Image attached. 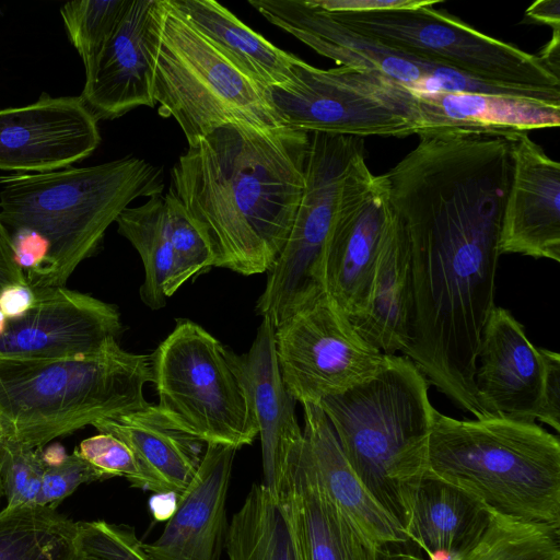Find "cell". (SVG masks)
I'll return each mask as SVG.
<instances>
[{
	"mask_svg": "<svg viewBox=\"0 0 560 560\" xmlns=\"http://www.w3.org/2000/svg\"><path fill=\"white\" fill-rule=\"evenodd\" d=\"M502 210L460 189H444L401 209L410 242L413 319L402 355L475 418V372L483 327L494 308Z\"/></svg>",
	"mask_w": 560,
	"mask_h": 560,
	"instance_id": "1",
	"label": "cell"
},
{
	"mask_svg": "<svg viewBox=\"0 0 560 560\" xmlns=\"http://www.w3.org/2000/svg\"><path fill=\"white\" fill-rule=\"evenodd\" d=\"M310 132L226 125L188 147L172 194L207 243L213 267L268 271L290 234L305 186Z\"/></svg>",
	"mask_w": 560,
	"mask_h": 560,
	"instance_id": "2",
	"label": "cell"
},
{
	"mask_svg": "<svg viewBox=\"0 0 560 560\" xmlns=\"http://www.w3.org/2000/svg\"><path fill=\"white\" fill-rule=\"evenodd\" d=\"M0 220L8 231L42 236L48 253L25 277L31 288L65 287L135 199L162 195V170L135 156L86 167L0 177Z\"/></svg>",
	"mask_w": 560,
	"mask_h": 560,
	"instance_id": "3",
	"label": "cell"
},
{
	"mask_svg": "<svg viewBox=\"0 0 560 560\" xmlns=\"http://www.w3.org/2000/svg\"><path fill=\"white\" fill-rule=\"evenodd\" d=\"M319 406L355 475L406 533L436 412L425 376L407 357L387 355L372 378Z\"/></svg>",
	"mask_w": 560,
	"mask_h": 560,
	"instance_id": "4",
	"label": "cell"
},
{
	"mask_svg": "<svg viewBox=\"0 0 560 560\" xmlns=\"http://www.w3.org/2000/svg\"><path fill=\"white\" fill-rule=\"evenodd\" d=\"M424 476L499 513L560 532V441L536 422L458 420L436 411Z\"/></svg>",
	"mask_w": 560,
	"mask_h": 560,
	"instance_id": "5",
	"label": "cell"
},
{
	"mask_svg": "<svg viewBox=\"0 0 560 560\" xmlns=\"http://www.w3.org/2000/svg\"><path fill=\"white\" fill-rule=\"evenodd\" d=\"M151 358L116 339L97 352L65 359L0 358V434L44 447L56 438L143 409Z\"/></svg>",
	"mask_w": 560,
	"mask_h": 560,
	"instance_id": "6",
	"label": "cell"
},
{
	"mask_svg": "<svg viewBox=\"0 0 560 560\" xmlns=\"http://www.w3.org/2000/svg\"><path fill=\"white\" fill-rule=\"evenodd\" d=\"M163 21L153 73L162 117H174L188 147L226 125L287 126L265 89L234 67L171 3Z\"/></svg>",
	"mask_w": 560,
	"mask_h": 560,
	"instance_id": "7",
	"label": "cell"
},
{
	"mask_svg": "<svg viewBox=\"0 0 560 560\" xmlns=\"http://www.w3.org/2000/svg\"><path fill=\"white\" fill-rule=\"evenodd\" d=\"M159 410L205 444L241 448L258 434L246 393L225 347L200 325L177 319L151 355Z\"/></svg>",
	"mask_w": 560,
	"mask_h": 560,
	"instance_id": "8",
	"label": "cell"
},
{
	"mask_svg": "<svg viewBox=\"0 0 560 560\" xmlns=\"http://www.w3.org/2000/svg\"><path fill=\"white\" fill-rule=\"evenodd\" d=\"M364 161L363 138L310 132L304 191L256 305L257 313L275 327L325 293L326 241L348 180Z\"/></svg>",
	"mask_w": 560,
	"mask_h": 560,
	"instance_id": "9",
	"label": "cell"
},
{
	"mask_svg": "<svg viewBox=\"0 0 560 560\" xmlns=\"http://www.w3.org/2000/svg\"><path fill=\"white\" fill-rule=\"evenodd\" d=\"M265 93L287 126L307 132L406 138L423 128L418 92L375 72L299 58L289 81Z\"/></svg>",
	"mask_w": 560,
	"mask_h": 560,
	"instance_id": "10",
	"label": "cell"
},
{
	"mask_svg": "<svg viewBox=\"0 0 560 560\" xmlns=\"http://www.w3.org/2000/svg\"><path fill=\"white\" fill-rule=\"evenodd\" d=\"M331 14L353 31L387 47L478 81L506 88L560 91V78L536 55L486 35L433 7Z\"/></svg>",
	"mask_w": 560,
	"mask_h": 560,
	"instance_id": "11",
	"label": "cell"
},
{
	"mask_svg": "<svg viewBox=\"0 0 560 560\" xmlns=\"http://www.w3.org/2000/svg\"><path fill=\"white\" fill-rule=\"evenodd\" d=\"M275 348L283 384L302 405L372 378L387 360L325 293L275 328Z\"/></svg>",
	"mask_w": 560,
	"mask_h": 560,
	"instance_id": "12",
	"label": "cell"
},
{
	"mask_svg": "<svg viewBox=\"0 0 560 560\" xmlns=\"http://www.w3.org/2000/svg\"><path fill=\"white\" fill-rule=\"evenodd\" d=\"M267 21L342 67L378 73L416 92H470V77L387 47L338 21L313 0H249Z\"/></svg>",
	"mask_w": 560,
	"mask_h": 560,
	"instance_id": "13",
	"label": "cell"
},
{
	"mask_svg": "<svg viewBox=\"0 0 560 560\" xmlns=\"http://www.w3.org/2000/svg\"><path fill=\"white\" fill-rule=\"evenodd\" d=\"M390 215L385 177L372 174L364 161L348 180L323 258L324 292L349 318L366 303Z\"/></svg>",
	"mask_w": 560,
	"mask_h": 560,
	"instance_id": "14",
	"label": "cell"
},
{
	"mask_svg": "<svg viewBox=\"0 0 560 560\" xmlns=\"http://www.w3.org/2000/svg\"><path fill=\"white\" fill-rule=\"evenodd\" d=\"M33 290V305L7 322L0 336V358L83 357L101 350L121 330L120 315L113 304L66 287Z\"/></svg>",
	"mask_w": 560,
	"mask_h": 560,
	"instance_id": "15",
	"label": "cell"
},
{
	"mask_svg": "<svg viewBox=\"0 0 560 560\" xmlns=\"http://www.w3.org/2000/svg\"><path fill=\"white\" fill-rule=\"evenodd\" d=\"M166 0H131L114 34L85 68L80 95L97 120L154 107L153 73Z\"/></svg>",
	"mask_w": 560,
	"mask_h": 560,
	"instance_id": "16",
	"label": "cell"
},
{
	"mask_svg": "<svg viewBox=\"0 0 560 560\" xmlns=\"http://www.w3.org/2000/svg\"><path fill=\"white\" fill-rule=\"evenodd\" d=\"M97 119L80 96L0 109V170L46 173L68 168L101 142Z\"/></svg>",
	"mask_w": 560,
	"mask_h": 560,
	"instance_id": "17",
	"label": "cell"
},
{
	"mask_svg": "<svg viewBox=\"0 0 560 560\" xmlns=\"http://www.w3.org/2000/svg\"><path fill=\"white\" fill-rule=\"evenodd\" d=\"M228 362L242 384L258 428L262 454V485L277 497L290 489L292 459L304 441L295 415V399L287 390L275 348V326L262 320L249 350L225 348Z\"/></svg>",
	"mask_w": 560,
	"mask_h": 560,
	"instance_id": "18",
	"label": "cell"
},
{
	"mask_svg": "<svg viewBox=\"0 0 560 560\" xmlns=\"http://www.w3.org/2000/svg\"><path fill=\"white\" fill-rule=\"evenodd\" d=\"M512 142V176L501 221L500 254L560 261V164L527 133Z\"/></svg>",
	"mask_w": 560,
	"mask_h": 560,
	"instance_id": "19",
	"label": "cell"
},
{
	"mask_svg": "<svg viewBox=\"0 0 560 560\" xmlns=\"http://www.w3.org/2000/svg\"><path fill=\"white\" fill-rule=\"evenodd\" d=\"M474 381L490 416L536 421L545 383L544 358L523 325L503 307L494 306L483 327Z\"/></svg>",
	"mask_w": 560,
	"mask_h": 560,
	"instance_id": "20",
	"label": "cell"
},
{
	"mask_svg": "<svg viewBox=\"0 0 560 560\" xmlns=\"http://www.w3.org/2000/svg\"><path fill=\"white\" fill-rule=\"evenodd\" d=\"M236 448L207 443L161 536L142 544L150 560H217L226 532L225 503Z\"/></svg>",
	"mask_w": 560,
	"mask_h": 560,
	"instance_id": "21",
	"label": "cell"
},
{
	"mask_svg": "<svg viewBox=\"0 0 560 560\" xmlns=\"http://www.w3.org/2000/svg\"><path fill=\"white\" fill-rule=\"evenodd\" d=\"M418 137L460 133L511 138L560 125V103L470 92H418Z\"/></svg>",
	"mask_w": 560,
	"mask_h": 560,
	"instance_id": "22",
	"label": "cell"
},
{
	"mask_svg": "<svg viewBox=\"0 0 560 560\" xmlns=\"http://www.w3.org/2000/svg\"><path fill=\"white\" fill-rule=\"evenodd\" d=\"M371 346L386 355L404 353L413 319V275L409 237L392 210L362 311L349 318Z\"/></svg>",
	"mask_w": 560,
	"mask_h": 560,
	"instance_id": "23",
	"label": "cell"
},
{
	"mask_svg": "<svg viewBox=\"0 0 560 560\" xmlns=\"http://www.w3.org/2000/svg\"><path fill=\"white\" fill-rule=\"evenodd\" d=\"M288 493L307 560H388L386 548L366 536L328 495L305 438L292 459Z\"/></svg>",
	"mask_w": 560,
	"mask_h": 560,
	"instance_id": "24",
	"label": "cell"
},
{
	"mask_svg": "<svg viewBox=\"0 0 560 560\" xmlns=\"http://www.w3.org/2000/svg\"><path fill=\"white\" fill-rule=\"evenodd\" d=\"M490 511L480 500L424 476L417 487L406 535L430 560H460L481 538Z\"/></svg>",
	"mask_w": 560,
	"mask_h": 560,
	"instance_id": "25",
	"label": "cell"
},
{
	"mask_svg": "<svg viewBox=\"0 0 560 560\" xmlns=\"http://www.w3.org/2000/svg\"><path fill=\"white\" fill-rule=\"evenodd\" d=\"M302 406L303 434L331 500L378 546L386 548L408 542L401 525L374 499L351 468L320 406L308 402Z\"/></svg>",
	"mask_w": 560,
	"mask_h": 560,
	"instance_id": "26",
	"label": "cell"
},
{
	"mask_svg": "<svg viewBox=\"0 0 560 560\" xmlns=\"http://www.w3.org/2000/svg\"><path fill=\"white\" fill-rule=\"evenodd\" d=\"M92 425L100 433L122 441L161 492H174L179 497L194 478L202 457L205 443L175 425L156 405L101 419Z\"/></svg>",
	"mask_w": 560,
	"mask_h": 560,
	"instance_id": "27",
	"label": "cell"
},
{
	"mask_svg": "<svg viewBox=\"0 0 560 560\" xmlns=\"http://www.w3.org/2000/svg\"><path fill=\"white\" fill-rule=\"evenodd\" d=\"M234 67L262 89L289 81L298 57L278 48L213 0H168Z\"/></svg>",
	"mask_w": 560,
	"mask_h": 560,
	"instance_id": "28",
	"label": "cell"
},
{
	"mask_svg": "<svg viewBox=\"0 0 560 560\" xmlns=\"http://www.w3.org/2000/svg\"><path fill=\"white\" fill-rule=\"evenodd\" d=\"M229 560H307L289 493L254 483L225 534Z\"/></svg>",
	"mask_w": 560,
	"mask_h": 560,
	"instance_id": "29",
	"label": "cell"
},
{
	"mask_svg": "<svg viewBox=\"0 0 560 560\" xmlns=\"http://www.w3.org/2000/svg\"><path fill=\"white\" fill-rule=\"evenodd\" d=\"M115 222L118 233L131 243L142 260L141 301L153 311L164 307L166 299L177 291L176 257L168 235L164 196L126 208Z\"/></svg>",
	"mask_w": 560,
	"mask_h": 560,
	"instance_id": "30",
	"label": "cell"
},
{
	"mask_svg": "<svg viewBox=\"0 0 560 560\" xmlns=\"http://www.w3.org/2000/svg\"><path fill=\"white\" fill-rule=\"evenodd\" d=\"M78 522L33 504L0 511V560H79Z\"/></svg>",
	"mask_w": 560,
	"mask_h": 560,
	"instance_id": "31",
	"label": "cell"
},
{
	"mask_svg": "<svg viewBox=\"0 0 560 560\" xmlns=\"http://www.w3.org/2000/svg\"><path fill=\"white\" fill-rule=\"evenodd\" d=\"M460 560H560V532L499 513Z\"/></svg>",
	"mask_w": 560,
	"mask_h": 560,
	"instance_id": "32",
	"label": "cell"
},
{
	"mask_svg": "<svg viewBox=\"0 0 560 560\" xmlns=\"http://www.w3.org/2000/svg\"><path fill=\"white\" fill-rule=\"evenodd\" d=\"M131 0H77L60 14L68 37L88 68L108 42Z\"/></svg>",
	"mask_w": 560,
	"mask_h": 560,
	"instance_id": "33",
	"label": "cell"
},
{
	"mask_svg": "<svg viewBox=\"0 0 560 560\" xmlns=\"http://www.w3.org/2000/svg\"><path fill=\"white\" fill-rule=\"evenodd\" d=\"M45 467L43 447L32 448L2 439L0 480L8 508L36 504Z\"/></svg>",
	"mask_w": 560,
	"mask_h": 560,
	"instance_id": "34",
	"label": "cell"
},
{
	"mask_svg": "<svg viewBox=\"0 0 560 560\" xmlns=\"http://www.w3.org/2000/svg\"><path fill=\"white\" fill-rule=\"evenodd\" d=\"M170 240L176 257L175 288L213 267L212 254L184 206L170 192L164 195Z\"/></svg>",
	"mask_w": 560,
	"mask_h": 560,
	"instance_id": "35",
	"label": "cell"
},
{
	"mask_svg": "<svg viewBox=\"0 0 560 560\" xmlns=\"http://www.w3.org/2000/svg\"><path fill=\"white\" fill-rule=\"evenodd\" d=\"M79 560H150L132 527L106 521L78 522Z\"/></svg>",
	"mask_w": 560,
	"mask_h": 560,
	"instance_id": "36",
	"label": "cell"
},
{
	"mask_svg": "<svg viewBox=\"0 0 560 560\" xmlns=\"http://www.w3.org/2000/svg\"><path fill=\"white\" fill-rule=\"evenodd\" d=\"M74 451L107 478L125 477L132 487L161 492L133 452L112 434L100 433L88 438Z\"/></svg>",
	"mask_w": 560,
	"mask_h": 560,
	"instance_id": "37",
	"label": "cell"
},
{
	"mask_svg": "<svg viewBox=\"0 0 560 560\" xmlns=\"http://www.w3.org/2000/svg\"><path fill=\"white\" fill-rule=\"evenodd\" d=\"M108 479L75 451L61 460L46 465L36 504L56 509V506L79 486Z\"/></svg>",
	"mask_w": 560,
	"mask_h": 560,
	"instance_id": "38",
	"label": "cell"
},
{
	"mask_svg": "<svg viewBox=\"0 0 560 560\" xmlns=\"http://www.w3.org/2000/svg\"><path fill=\"white\" fill-rule=\"evenodd\" d=\"M545 362V383L541 402L537 415L538 421L560 432V355L540 348Z\"/></svg>",
	"mask_w": 560,
	"mask_h": 560,
	"instance_id": "39",
	"label": "cell"
},
{
	"mask_svg": "<svg viewBox=\"0 0 560 560\" xmlns=\"http://www.w3.org/2000/svg\"><path fill=\"white\" fill-rule=\"evenodd\" d=\"M323 10L331 13H369L392 10H408L433 7L436 0H313Z\"/></svg>",
	"mask_w": 560,
	"mask_h": 560,
	"instance_id": "40",
	"label": "cell"
},
{
	"mask_svg": "<svg viewBox=\"0 0 560 560\" xmlns=\"http://www.w3.org/2000/svg\"><path fill=\"white\" fill-rule=\"evenodd\" d=\"M10 234L16 264L25 277L38 271L47 257V242L35 232L27 230L13 231Z\"/></svg>",
	"mask_w": 560,
	"mask_h": 560,
	"instance_id": "41",
	"label": "cell"
},
{
	"mask_svg": "<svg viewBox=\"0 0 560 560\" xmlns=\"http://www.w3.org/2000/svg\"><path fill=\"white\" fill-rule=\"evenodd\" d=\"M25 284V273L16 264L11 234L0 220V294L11 285Z\"/></svg>",
	"mask_w": 560,
	"mask_h": 560,
	"instance_id": "42",
	"label": "cell"
},
{
	"mask_svg": "<svg viewBox=\"0 0 560 560\" xmlns=\"http://www.w3.org/2000/svg\"><path fill=\"white\" fill-rule=\"evenodd\" d=\"M34 290L25 285H11L0 294V311L7 319L22 316L34 303Z\"/></svg>",
	"mask_w": 560,
	"mask_h": 560,
	"instance_id": "43",
	"label": "cell"
},
{
	"mask_svg": "<svg viewBox=\"0 0 560 560\" xmlns=\"http://www.w3.org/2000/svg\"><path fill=\"white\" fill-rule=\"evenodd\" d=\"M525 15L533 21L546 24L552 30L560 28V1L537 0L529 5Z\"/></svg>",
	"mask_w": 560,
	"mask_h": 560,
	"instance_id": "44",
	"label": "cell"
},
{
	"mask_svg": "<svg viewBox=\"0 0 560 560\" xmlns=\"http://www.w3.org/2000/svg\"><path fill=\"white\" fill-rule=\"evenodd\" d=\"M178 495L174 492H160L151 497L149 505L155 520H168L177 508Z\"/></svg>",
	"mask_w": 560,
	"mask_h": 560,
	"instance_id": "45",
	"label": "cell"
},
{
	"mask_svg": "<svg viewBox=\"0 0 560 560\" xmlns=\"http://www.w3.org/2000/svg\"><path fill=\"white\" fill-rule=\"evenodd\" d=\"M536 56L553 75L560 78V28L553 30L552 38Z\"/></svg>",
	"mask_w": 560,
	"mask_h": 560,
	"instance_id": "46",
	"label": "cell"
},
{
	"mask_svg": "<svg viewBox=\"0 0 560 560\" xmlns=\"http://www.w3.org/2000/svg\"><path fill=\"white\" fill-rule=\"evenodd\" d=\"M7 317L4 316V314L0 311V336H2V334L4 332L5 330V326H7Z\"/></svg>",
	"mask_w": 560,
	"mask_h": 560,
	"instance_id": "47",
	"label": "cell"
},
{
	"mask_svg": "<svg viewBox=\"0 0 560 560\" xmlns=\"http://www.w3.org/2000/svg\"><path fill=\"white\" fill-rule=\"evenodd\" d=\"M2 493L3 492H2V486H1V480H0V498H1Z\"/></svg>",
	"mask_w": 560,
	"mask_h": 560,
	"instance_id": "48",
	"label": "cell"
},
{
	"mask_svg": "<svg viewBox=\"0 0 560 560\" xmlns=\"http://www.w3.org/2000/svg\"><path fill=\"white\" fill-rule=\"evenodd\" d=\"M1 441H2V438H1V434H0V443H1Z\"/></svg>",
	"mask_w": 560,
	"mask_h": 560,
	"instance_id": "49",
	"label": "cell"
}]
</instances>
